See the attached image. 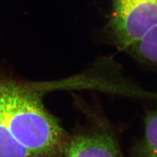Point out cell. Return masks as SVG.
Wrapping results in <instances>:
<instances>
[{"mask_svg": "<svg viewBox=\"0 0 157 157\" xmlns=\"http://www.w3.org/2000/svg\"><path fill=\"white\" fill-rule=\"evenodd\" d=\"M0 111L18 143L36 157H55L65 149L64 132L29 85L0 77Z\"/></svg>", "mask_w": 157, "mask_h": 157, "instance_id": "obj_1", "label": "cell"}, {"mask_svg": "<svg viewBox=\"0 0 157 157\" xmlns=\"http://www.w3.org/2000/svg\"><path fill=\"white\" fill-rule=\"evenodd\" d=\"M111 27L124 48L157 25V0H113Z\"/></svg>", "mask_w": 157, "mask_h": 157, "instance_id": "obj_2", "label": "cell"}, {"mask_svg": "<svg viewBox=\"0 0 157 157\" xmlns=\"http://www.w3.org/2000/svg\"><path fill=\"white\" fill-rule=\"evenodd\" d=\"M64 150L66 157H122L115 139L105 132L75 136Z\"/></svg>", "mask_w": 157, "mask_h": 157, "instance_id": "obj_3", "label": "cell"}, {"mask_svg": "<svg viewBox=\"0 0 157 157\" xmlns=\"http://www.w3.org/2000/svg\"><path fill=\"white\" fill-rule=\"evenodd\" d=\"M125 49L140 62L157 66V25Z\"/></svg>", "mask_w": 157, "mask_h": 157, "instance_id": "obj_4", "label": "cell"}, {"mask_svg": "<svg viewBox=\"0 0 157 157\" xmlns=\"http://www.w3.org/2000/svg\"><path fill=\"white\" fill-rule=\"evenodd\" d=\"M0 157H36L14 138L0 111Z\"/></svg>", "mask_w": 157, "mask_h": 157, "instance_id": "obj_5", "label": "cell"}, {"mask_svg": "<svg viewBox=\"0 0 157 157\" xmlns=\"http://www.w3.org/2000/svg\"><path fill=\"white\" fill-rule=\"evenodd\" d=\"M144 122L141 150L146 157H157V109L147 113Z\"/></svg>", "mask_w": 157, "mask_h": 157, "instance_id": "obj_6", "label": "cell"}]
</instances>
